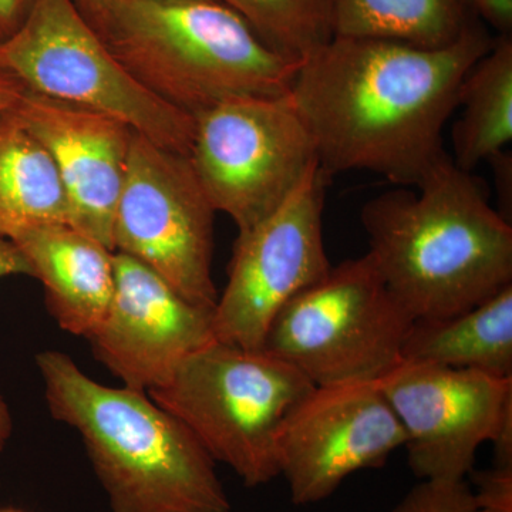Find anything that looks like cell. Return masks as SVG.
Wrapping results in <instances>:
<instances>
[{
  "instance_id": "6da1fadb",
  "label": "cell",
  "mask_w": 512,
  "mask_h": 512,
  "mask_svg": "<svg viewBox=\"0 0 512 512\" xmlns=\"http://www.w3.org/2000/svg\"><path fill=\"white\" fill-rule=\"evenodd\" d=\"M485 23L427 49L335 36L299 64L291 97L329 175L369 171L416 187L447 153L443 130L474 63L491 49Z\"/></svg>"
},
{
  "instance_id": "7a4b0ae2",
  "label": "cell",
  "mask_w": 512,
  "mask_h": 512,
  "mask_svg": "<svg viewBox=\"0 0 512 512\" xmlns=\"http://www.w3.org/2000/svg\"><path fill=\"white\" fill-rule=\"evenodd\" d=\"M414 188L383 192L360 212L367 252L414 319L453 318L512 285V227L480 178L447 154Z\"/></svg>"
},
{
  "instance_id": "3957f363",
  "label": "cell",
  "mask_w": 512,
  "mask_h": 512,
  "mask_svg": "<svg viewBox=\"0 0 512 512\" xmlns=\"http://www.w3.org/2000/svg\"><path fill=\"white\" fill-rule=\"evenodd\" d=\"M36 365L50 414L82 437L111 512H231L217 463L148 393L96 382L59 350Z\"/></svg>"
},
{
  "instance_id": "277c9868",
  "label": "cell",
  "mask_w": 512,
  "mask_h": 512,
  "mask_svg": "<svg viewBox=\"0 0 512 512\" xmlns=\"http://www.w3.org/2000/svg\"><path fill=\"white\" fill-rule=\"evenodd\" d=\"M94 32L137 82L192 117L239 97L288 94L301 64L220 0H124Z\"/></svg>"
},
{
  "instance_id": "5b68a950",
  "label": "cell",
  "mask_w": 512,
  "mask_h": 512,
  "mask_svg": "<svg viewBox=\"0 0 512 512\" xmlns=\"http://www.w3.org/2000/svg\"><path fill=\"white\" fill-rule=\"evenodd\" d=\"M313 387L266 350L214 340L148 396L180 420L215 463L234 470L247 487H259L279 477V431Z\"/></svg>"
},
{
  "instance_id": "8992f818",
  "label": "cell",
  "mask_w": 512,
  "mask_h": 512,
  "mask_svg": "<svg viewBox=\"0 0 512 512\" xmlns=\"http://www.w3.org/2000/svg\"><path fill=\"white\" fill-rule=\"evenodd\" d=\"M414 322L366 252L332 266L286 303L262 350L296 367L313 386L379 382L403 362Z\"/></svg>"
},
{
  "instance_id": "52a82bcc",
  "label": "cell",
  "mask_w": 512,
  "mask_h": 512,
  "mask_svg": "<svg viewBox=\"0 0 512 512\" xmlns=\"http://www.w3.org/2000/svg\"><path fill=\"white\" fill-rule=\"evenodd\" d=\"M0 66L30 93L107 114L165 150L190 154L194 117L137 82L73 0H32L0 42Z\"/></svg>"
},
{
  "instance_id": "ba28073f",
  "label": "cell",
  "mask_w": 512,
  "mask_h": 512,
  "mask_svg": "<svg viewBox=\"0 0 512 512\" xmlns=\"http://www.w3.org/2000/svg\"><path fill=\"white\" fill-rule=\"evenodd\" d=\"M194 120L192 168L214 210L227 214L238 234L272 214L318 163L291 92L224 101Z\"/></svg>"
},
{
  "instance_id": "9c48e42d",
  "label": "cell",
  "mask_w": 512,
  "mask_h": 512,
  "mask_svg": "<svg viewBox=\"0 0 512 512\" xmlns=\"http://www.w3.org/2000/svg\"><path fill=\"white\" fill-rule=\"evenodd\" d=\"M215 214L190 157L134 134L114 217V252L214 311L220 296L212 279Z\"/></svg>"
},
{
  "instance_id": "30bf717a",
  "label": "cell",
  "mask_w": 512,
  "mask_h": 512,
  "mask_svg": "<svg viewBox=\"0 0 512 512\" xmlns=\"http://www.w3.org/2000/svg\"><path fill=\"white\" fill-rule=\"evenodd\" d=\"M330 177L319 163L265 220L238 234L227 286L214 309L215 340L262 350L275 316L332 265L323 238Z\"/></svg>"
},
{
  "instance_id": "8fae6325",
  "label": "cell",
  "mask_w": 512,
  "mask_h": 512,
  "mask_svg": "<svg viewBox=\"0 0 512 512\" xmlns=\"http://www.w3.org/2000/svg\"><path fill=\"white\" fill-rule=\"evenodd\" d=\"M406 434L421 481H464L478 448L512 409V379L477 370L402 362L377 382Z\"/></svg>"
},
{
  "instance_id": "7c38bea8",
  "label": "cell",
  "mask_w": 512,
  "mask_h": 512,
  "mask_svg": "<svg viewBox=\"0 0 512 512\" xmlns=\"http://www.w3.org/2000/svg\"><path fill=\"white\" fill-rule=\"evenodd\" d=\"M404 444L402 424L377 382L315 386L279 431V476L293 504H316L357 471L382 467Z\"/></svg>"
},
{
  "instance_id": "4fadbf2b",
  "label": "cell",
  "mask_w": 512,
  "mask_h": 512,
  "mask_svg": "<svg viewBox=\"0 0 512 512\" xmlns=\"http://www.w3.org/2000/svg\"><path fill=\"white\" fill-rule=\"evenodd\" d=\"M116 288L106 318L90 336L94 356L124 387L151 392L214 342V311L188 302L130 256L114 252Z\"/></svg>"
},
{
  "instance_id": "5bb4252c",
  "label": "cell",
  "mask_w": 512,
  "mask_h": 512,
  "mask_svg": "<svg viewBox=\"0 0 512 512\" xmlns=\"http://www.w3.org/2000/svg\"><path fill=\"white\" fill-rule=\"evenodd\" d=\"M15 113L52 156L70 225L113 251L114 217L136 131L99 111L30 92Z\"/></svg>"
},
{
  "instance_id": "9a60e30c",
  "label": "cell",
  "mask_w": 512,
  "mask_h": 512,
  "mask_svg": "<svg viewBox=\"0 0 512 512\" xmlns=\"http://www.w3.org/2000/svg\"><path fill=\"white\" fill-rule=\"evenodd\" d=\"M59 328L89 339L106 318L114 288V252L73 225L47 224L13 239Z\"/></svg>"
},
{
  "instance_id": "2e32d148",
  "label": "cell",
  "mask_w": 512,
  "mask_h": 512,
  "mask_svg": "<svg viewBox=\"0 0 512 512\" xmlns=\"http://www.w3.org/2000/svg\"><path fill=\"white\" fill-rule=\"evenodd\" d=\"M403 362L512 379V285L453 318L416 320L404 342Z\"/></svg>"
},
{
  "instance_id": "e0dca14e",
  "label": "cell",
  "mask_w": 512,
  "mask_h": 512,
  "mask_svg": "<svg viewBox=\"0 0 512 512\" xmlns=\"http://www.w3.org/2000/svg\"><path fill=\"white\" fill-rule=\"evenodd\" d=\"M63 222L70 207L52 156L10 111L0 117V238Z\"/></svg>"
},
{
  "instance_id": "ac0fdd59",
  "label": "cell",
  "mask_w": 512,
  "mask_h": 512,
  "mask_svg": "<svg viewBox=\"0 0 512 512\" xmlns=\"http://www.w3.org/2000/svg\"><path fill=\"white\" fill-rule=\"evenodd\" d=\"M463 116L453 127L458 168L473 173L503 153L512 140V37L495 36L491 49L474 63L458 94Z\"/></svg>"
},
{
  "instance_id": "d6986e66",
  "label": "cell",
  "mask_w": 512,
  "mask_h": 512,
  "mask_svg": "<svg viewBox=\"0 0 512 512\" xmlns=\"http://www.w3.org/2000/svg\"><path fill=\"white\" fill-rule=\"evenodd\" d=\"M484 23L473 0H333L335 36L437 49Z\"/></svg>"
},
{
  "instance_id": "ffe728a7",
  "label": "cell",
  "mask_w": 512,
  "mask_h": 512,
  "mask_svg": "<svg viewBox=\"0 0 512 512\" xmlns=\"http://www.w3.org/2000/svg\"><path fill=\"white\" fill-rule=\"evenodd\" d=\"M237 12L259 39L301 63L335 37L333 0H220Z\"/></svg>"
},
{
  "instance_id": "44dd1931",
  "label": "cell",
  "mask_w": 512,
  "mask_h": 512,
  "mask_svg": "<svg viewBox=\"0 0 512 512\" xmlns=\"http://www.w3.org/2000/svg\"><path fill=\"white\" fill-rule=\"evenodd\" d=\"M392 512H483L464 481H421Z\"/></svg>"
},
{
  "instance_id": "7402d4cb",
  "label": "cell",
  "mask_w": 512,
  "mask_h": 512,
  "mask_svg": "<svg viewBox=\"0 0 512 512\" xmlns=\"http://www.w3.org/2000/svg\"><path fill=\"white\" fill-rule=\"evenodd\" d=\"M473 491L483 512H512V466H494L476 474Z\"/></svg>"
},
{
  "instance_id": "603a6c76",
  "label": "cell",
  "mask_w": 512,
  "mask_h": 512,
  "mask_svg": "<svg viewBox=\"0 0 512 512\" xmlns=\"http://www.w3.org/2000/svg\"><path fill=\"white\" fill-rule=\"evenodd\" d=\"M480 19L497 30L498 35H511L512 0H473Z\"/></svg>"
},
{
  "instance_id": "cb8c5ba5",
  "label": "cell",
  "mask_w": 512,
  "mask_h": 512,
  "mask_svg": "<svg viewBox=\"0 0 512 512\" xmlns=\"http://www.w3.org/2000/svg\"><path fill=\"white\" fill-rule=\"evenodd\" d=\"M18 275L32 276V268L12 241L0 238V279Z\"/></svg>"
},
{
  "instance_id": "d4e9b609",
  "label": "cell",
  "mask_w": 512,
  "mask_h": 512,
  "mask_svg": "<svg viewBox=\"0 0 512 512\" xmlns=\"http://www.w3.org/2000/svg\"><path fill=\"white\" fill-rule=\"evenodd\" d=\"M32 0H0V42L15 33L25 19Z\"/></svg>"
},
{
  "instance_id": "484cf974",
  "label": "cell",
  "mask_w": 512,
  "mask_h": 512,
  "mask_svg": "<svg viewBox=\"0 0 512 512\" xmlns=\"http://www.w3.org/2000/svg\"><path fill=\"white\" fill-rule=\"evenodd\" d=\"M28 90L22 83L0 66V117L16 109Z\"/></svg>"
},
{
  "instance_id": "4316f807",
  "label": "cell",
  "mask_w": 512,
  "mask_h": 512,
  "mask_svg": "<svg viewBox=\"0 0 512 512\" xmlns=\"http://www.w3.org/2000/svg\"><path fill=\"white\" fill-rule=\"evenodd\" d=\"M121 2L124 0H73L76 8L93 29L109 15L111 9L116 8Z\"/></svg>"
},
{
  "instance_id": "83f0119b",
  "label": "cell",
  "mask_w": 512,
  "mask_h": 512,
  "mask_svg": "<svg viewBox=\"0 0 512 512\" xmlns=\"http://www.w3.org/2000/svg\"><path fill=\"white\" fill-rule=\"evenodd\" d=\"M13 433V417L5 397L0 393V456Z\"/></svg>"
},
{
  "instance_id": "f1b7e54d",
  "label": "cell",
  "mask_w": 512,
  "mask_h": 512,
  "mask_svg": "<svg viewBox=\"0 0 512 512\" xmlns=\"http://www.w3.org/2000/svg\"><path fill=\"white\" fill-rule=\"evenodd\" d=\"M0 512H25L19 510V508H0Z\"/></svg>"
}]
</instances>
